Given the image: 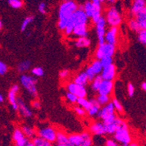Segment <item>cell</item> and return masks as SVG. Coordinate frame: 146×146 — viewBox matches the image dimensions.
Here are the masks:
<instances>
[{
    "label": "cell",
    "mask_w": 146,
    "mask_h": 146,
    "mask_svg": "<svg viewBox=\"0 0 146 146\" xmlns=\"http://www.w3.org/2000/svg\"><path fill=\"white\" fill-rule=\"evenodd\" d=\"M79 7V5L74 0H67L61 3L58 10V27L63 31L72 15Z\"/></svg>",
    "instance_id": "1"
},
{
    "label": "cell",
    "mask_w": 146,
    "mask_h": 146,
    "mask_svg": "<svg viewBox=\"0 0 146 146\" xmlns=\"http://www.w3.org/2000/svg\"><path fill=\"white\" fill-rule=\"evenodd\" d=\"M89 20H90V18L87 16V15L82 10V5H79L78 9L72 15V16L71 17L70 20L68 22L66 29L63 31L65 36H71L72 35L74 26H76V25L89 24Z\"/></svg>",
    "instance_id": "2"
},
{
    "label": "cell",
    "mask_w": 146,
    "mask_h": 146,
    "mask_svg": "<svg viewBox=\"0 0 146 146\" xmlns=\"http://www.w3.org/2000/svg\"><path fill=\"white\" fill-rule=\"evenodd\" d=\"M68 143L70 146H92L93 138L88 131H84L69 135Z\"/></svg>",
    "instance_id": "3"
},
{
    "label": "cell",
    "mask_w": 146,
    "mask_h": 146,
    "mask_svg": "<svg viewBox=\"0 0 146 146\" xmlns=\"http://www.w3.org/2000/svg\"><path fill=\"white\" fill-rule=\"evenodd\" d=\"M104 18L107 25L110 27H118L122 22V15L120 11L113 5H111L106 10Z\"/></svg>",
    "instance_id": "4"
},
{
    "label": "cell",
    "mask_w": 146,
    "mask_h": 146,
    "mask_svg": "<svg viewBox=\"0 0 146 146\" xmlns=\"http://www.w3.org/2000/svg\"><path fill=\"white\" fill-rule=\"evenodd\" d=\"M113 136L114 140L119 144L129 145L132 141L129 127L124 121H123L122 124L115 132V133L113 135Z\"/></svg>",
    "instance_id": "5"
},
{
    "label": "cell",
    "mask_w": 146,
    "mask_h": 146,
    "mask_svg": "<svg viewBox=\"0 0 146 146\" xmlns=\"http://www.w3.org/2000/svg\"><path fill=\"white\" fill-rule=\"evenodd\" d=\"M20 82L22 87L28 92V93L31 96L36 97L38 95L36 84L38 80L33 76L22 74L20 77Z\"/></svg>",
    "instance_id": "6"
},
{
    "label": "cell",
    "mask_w": 146,
    "mask_h": 146,
    "mask_svg": "<svg viewBox=\"0 0 146 146\" xmlns=\"http://www.w3.org/2000/svg\"><path fill=\"white\" fill-rule=\"evenodd\" d=\"M116 52V45L107 42L99 44L95 52V59L100 60L105 57H113Z\"/></svg>",
    "instance_id": "7"
},
{
    "label": "cell",
    "mask_w": 146,
    "mask_h": 146,
    "mask_svg": "<svg viewBox=\"0 0 146 146\" xmlns=\"http://www.w3.org/2000/svg\"><path fill=\"white\" fill-rule=\"evenodd\" d=\"M58 130L52 126H42L36 129V135L50 143H55Z\"/></svg>",
    "instance_id": "8"
},
{
    "label": "cell",
    "mask_w": 146,
    "mask_h": 146,
    "mask_svg": "<svg viewBox=\"0 0 146 146\" xmlns=\"http://www.w3.org/2000/svg\"><path fill=\"white\" fill-rule=\"evenodd\" d=\"M103 66H102L100 61L98 59H95L92 61L91 63L87 67L85 73L87 74L90 82H91L94 78L100 74L102 70H103Z\"/></svg>",
    "instance_id": "9"
},
{
    "label": "cell",
    "mask_w": 146,
    "mask_h": 146,
    "mask_svg": "<svg viewBox=\"0 0 146 146\" xmlns=\"http://www.w3.org/2000/svg\"><path fill=\"white\" fill-rule=\"evenodd\" d=\"M123 121L121 118L118 117L117 116L111 119H107V120L103 121L105 129H106V135H113L116 130L118 129L121 124H122Z\"/></svg>",
    "instance_id": "10"
},
{
    "label": "cell",
    "mask_w": 146,
    "mask_h": 146,
    "mask_svg": "<svg viewBox=\"0 0 146 146\" xmlns=\"http://www.w3.org/2000/svg\"><path fill=\"white\" fill-rule=\"evenodd\" d=\"M115 116H116V115L113 105L112 102H110L106 106H103L100 108L97 117L100 119L102 121H103L111 119V118H113Z\"/></svg>",
    "instance_id": "11"
},
{
    "label": "cell",
    "mask_w": 146,
    "mask_h": 146,
    "mask_svg": "<svg viewBox=\"0 0 146 146\" xmlns=\"http://www.w3.org/2000/svg\"><path fill=\"white\" fill-rule=\"evenodd\" d=\"M66 88L67 92L74 94L78 98H86L87 95V90L86 87L79 85V84L73 82L66 84Z\"/></svg>",
    "instance_id": "12"
},
{
    "label": "cell",
    "mask_w": 146,
    "mask_h": 146,
    "mask_svg": "<svg viewBox=\"0 0 146 146\" xmlns=\"http://www.w3.org/2000/svg\"><path fill=\"white\" fill-rule=\"evenodd\" d=\"M95 26L98 43H103V42H105L104 38L106 32V26H107V23H106L104 16H102L100 18V19L95 23Z\"/></svg>",
    "instance_id": "13"
},
{
    "label": "cell",
    "mask_w": 146,
    "mask_h": 146,
    "mask_svg": "<svg viewBox=\"0 0 146 146\" xmlns=\"http://www.w3.org/2000/svg\"><path fill=\"white\" fill-rule=\"evenodd\" d=\"M89 132L92 135L103 137L106 135V129L102 121H94L89 126Z\"/></svg>",
    "instance_id": "14"
},
{
    "label": "cell",
    "mask_w": 146,
    "mask_h": 146,
    "mask_svg": "<svg viewBox=\"0 0 146 146\" xmlns=\"http://www.w3.org/2000/svg\"><path fill=\"white\" fill-rule=\"evenodd\" d=\"M13 140L15 146H26L30 140L23 133L21 128H15L13 132Z\"/></svg>",
    "instance_id": "15"
},
{
    "label": "cell",
    "mask_w": 146,
    "mask_h": 146,
    "mask_svg": "<svg viewBox=\"0 0 146 146\" xmlns=\"http://www.w3.org/2000/svg\"><path fill=\"white\" fill-rule=\"evenodd\" d=\"M116 66L113 63V64L110 65L108 66L103 68L101 73H100V76L103 80H108V81H112L116 79Z\"/></svg>",
    "instance_id": "16"
},
{
    "label": "cell",
    "mask_w": 146,
    "mask_h": 146,
    "mask_svg": "<svg viewBox=\"0 0 146 146\" xmlns=\"http://www.w3.org/2000/svg\"><path fill=\"white\" fill-rule=\"evenodd\" d=\"M17 103H18V111L22 117L25 118V119L32 117V111L29 108V106L25 103V102L21 98H18Z\"/></svg>",
    "instance_id": "17"
},
{
    "label": "cell",
    "mask_w": 146,
    "mask_h": 146,
    "mask_svg": "<svg viewBox=\"0 0 146 146\" xmlns=\"http://www.w3.org/2000/svg\"><path fill=\"white\" fill-rule=\"evenodd\" d=\"M20 87L18 84H14L11 87L7 95L9 103L11 105L14 111H18V103H17V94L19 92Z\"/></svg>",
    "instance_id": "18"
},
{
    "label": "cell",
    "mask_w": 146,
    "mask_h": 146,
    "mask_svg": "<svg viewBox=\"0 0 146 146\" xmlns=\"http://www.w3.org/2000/svg\"><path fill=\"white\" fill-rule=\"evenodd\" d=\"M118 32V27H110L108 30H106L104 38L105 42L111 44L116 45L117 43Z\"/></svg>",
    "instance_id": "19"
},
{
    "label": "cell",
    "mask_w": 146,
    "mask_h": 146,
    "mask_svg": "<svg viewBox=\"0 0 146 146\" xmlns=\"http://www.w3.org/2000/svg\"><path fill=\"white\" fill-rule=\"evenodd\" d=\"M114 87L113 82L112 81L103 80L102 81L99 89L98 90V95H111L113 92Z\"/></svg>",
    "instance_id": "20"
},
{
    "label": "cell",
    "mask_w": 146,
    "mask_h": 146,
    "mask_svg": "<svg viewBox=\"0 0 146 146\" xmlns=\"http://www.w3.org/2000/svg\"><path fill=\"white\" fill-rule=\"evenodd\" d=\"M89 31V24H82L76 25L74 26L73 30L72 35L75 38L79 37H85L88 35Z\"/></svg>",
    "instance_id": "21"
},
{
    "label": "cell",
    "mask_w": 146,
    "mask_h": 146,
    "mask_svg": "<svg viewBox=\"0 0 146 146\" xmlns=\"http://www.w3.org/2000/svg\"><path fill=\"white\" fill-rule=\"evenodd\" d=\"M73 82L79 85L83 86V87H87L88 84L90 83V80H89L88 76L85 71H81L77 74H76L73 79Z\"/></svg>",
    "instance_id": "22"
},
{
    "label": "cell",
    "mask_w": 146,
    "mask_h": 146,
    "mask_svg": "<svg viewBox=\"0 0 146 146\" xmlns=\"http://www.w3.org/2000/svg\"><path fill=\"white\" fill-rule=\"evenodd\" d=\"M90 100V103H91V106H90V108L87 111V114L88 115L89 117L90 118L97 117L98 112H99L101 106L98 104V103L97 102L95 98H92Z\"/></svg>",
    "instance_id": "23"
},
{
    "label": "cell",
    "mask_w": 146,
    "mask_h": 146,
    "mask_svg": "<svg viewBox=\"0 0 146 146\" xmlns=\"http://www.w3.org/2000/svg\"><path fill=\"white\" fill-rule=\"evenodd\" d=\"M146 6L145 0H133L132 6L130 8V13L131 14L135 16L137 13H140L145 7Z\"/></svg>",
    "instance_id": "24"
},
{
    "label": "cell",
    "mask_w": 146,
    "mask_h": 146,
    "mask_svg": "<svg viewBox=\"0 0 146 146\" xmlns=\"http://www.w3.org/2000/svg\"><path fill=\"white\" fill-rule=\"evenodd\" d=\"M102 16H103V7H102V4L93 5V12H92V15L91 18H90L92 23L95 24L100 19Z\"/></svg>",
    "instance_id": "25"
},
{
    "label": "cell",
    "mask_w": 146,
    "mask_h": 146,
    "mask_svg": "<svg viewBox=\"0 0 146 146\" xmlns=\"http://www.w3.org/2000/svg\"><path fill=\"white\" fill-rule=\"evenodd\" d=\"M141 30H146V6L135 16Z\"/></svg>",
    "instance_id": "26"
},
{
    "label": "cell",
    "mask_w": 146,
    "mask_h": 146,
    "mask_svg": "<svg viewBox=\"0 0 146 146\" xmlns=\"http://www.w3.org/2000/svg\"><path fill=\"white\" fill-rule=\"evenodd\" d=\"M21 130H22L23 133L24 134L25 136L30 140H33L34 137L37 136L36 135V129L34 127H31L29 125H23L21 127Z\"/></svg>",
    "instance_id": "27"
},
{
    "label": "cell",
    "mask_w": 146,
    "mask_h": 146,
    "mask_svg": "<svg viewBox=\"0 0 146 146\" xmlns=\"http://www.w3.org/2000/svg\"><path fill=\"white\" fill-rule=\"evenodd\" d=\"M91 44V40L87 36L76 38L74 46L77 48H87Z\"/></svg>",
    "instance_id": "28"
},
{
    "label": "cell",
    "mask_w": 146,
    "mask_h": 146,
    "mask_svg": "<svg viewBox=\"0 0 146 146\" xmlns=\"http://www.w3.org/2000/svg\"><path fill=\"white\" fill-rule=\"evenodd\" d=\"M57 144L62 145H69L68 143V135L64 132L62 131H58L57 132L56 140H55Z\"/></svg>",
    "instance_id": "29"
},
{
    "label": "cell",
    "mask_w": 146,
    "mask_h": 146,
    "mask_svg": "<svg viewBox=\"0 0 146 146\" xmlns=\"http://www.w3.org/2000/svg\"><path fill=\"white\" fill-rule=\"evenodd\" d=\"M81 5H82V8L83 11L85 13L87 16L90 19L92 15V12H93V5H92V3L90 2V0H87V1L84 2V4Z\"/></svg>",
    "instance_id": "30"
},
{
    "label": "cell",
    "mask_w": 146,
    "mask_h": 146,
    "mask_svg": "<svg viewBox=\"0 0 146 146\" xmlns=\"http://www.w3.org/2000/svg\"><path fill=\"white\" fill-rule=\"evenodd\" d=\"M31 63L30 61L26 60H23L18 63V66H17V70L19 73L23 74V73H25L29 71L31 68Z\"/></svg>",
    "instance_id": "31"
},
{
    "label": "cell",
    "mask_w": 146,
    "mask_h": 146,
    "mask_svg": "<svg viewBox=\"0 0 146 146\" xmlns=\"http://www.w3.org/2000/svg\"><path fill=\"white\" fill-rule=\"evenodd\" d=\"M102 81H103V79H102V77L100 76V75H98L96 76L90 82H91V84H90V87H91V90H92L94 92H98Z\"/></svg>",
    "instance_id": "32"
},
{
    "label": "cell",
    "mask_w": 146,
    "mask_h": 146,
    "mask_svg": "<svg viewBox=\"0 0 146 146\" xmlns=\"http://www.w3.org/2000/svg\"><path fill=\"white\" fill-rule=\"evenodd\" d=\"M31 142L34 145V146H53L52 143L46 140H44L43 138L38 136L34 137Z\"/></svg>",
    "instance_id": "33"
},
{
    "label": "cell",
    "mask_w": 146,
    "mask_h": 146,
    "mask_svg": "<svg viewBox=\"0 0 146 146\" xmlns=\"http://www.w3.org/2000/svg\"><path fill=\"white\" fill-rule=\"evenodd\" d=\"M95 100H96L98 104L101 106V107L103 106H106V104L111 102V98L110 95H98V96L96 97Z\"/></svg>",
    "instance_id": "34"
},
{
    "label": "cell",
    "mask_w": 146,
    "mask_h": 146,
    "mask_svg": "<svg viewBox=\"0 0 146 146\" xmlns=\"http://www.w3.org/2000/svg\"><path fill=\"white\" fill-rule=\"evenodd\" d=\"M76 105L80 107H82V108H84V110H86V111L89 109L91 106V103H90V100L87 99L86 98H78L77 102H76Z\"/></svg>",
    "instance_id": "35"
},
{
    "label": "cell",
    "mask_w": 146,
    "mask_h": 146,
    "mask_svg": "<svg viewBox=\"0 0 146 146\" xmlns=\"http://www.w3.org/2000/svg\"><path fill=\"white\" fill-rule=\"evenodd\" d=\"M34 15H29L26 18H24V20L23 21L22 23H21V31L22 32L25 31L26 30V29L28 28V26L31 23L34 22Z\"/></svg>",
    "instance_id": "36"
},
{
    "label": "cell",
    "mask_w": 146,
    "mask_h": 146,
    "mask_svg": "<svg viewBox=\"0 0 146 146\" xmlns=\"http://www.w3.org/2000/svg\"><path fill=\"white\" fill-rule=\"evenodd\" d=\"M128 26L130 30H132V31H135V32L137 33H138L141 30L140 28V26L138 24V23L137 22V21L135 18H132V19H130L129 21Z\"/></svg>",
    "instance_id": "37"
},
{
    "label": "cell",
    "mask_w": 146,
    "mask_h": 146,
    "mask_svg": "<svg viewBox=\"0 0 146 146\" xmlns=\"http://www.w3.org/2000/svg\"><path fill=\"white\" fill-rule=\"evenodd\" d=\"M7 2L12 8L15 9V10L22 8L24 5L23 0H7Z\"/></svg>",
    "instance_id": "38"
},
{
    "label": "cell",
    "mask_w": 146,
    "mask_h": 146,
    "mask_svg": "<svg viewBox=\"0 0 146 146\" xmlns=\"http://www.w3.org/2000/svg\"><path fill=\"white\" fill-rule=\"evenodd\" d=\"M112 102L113 105V107H114V109H115V111L119 113H124V108L122 106L121 103H120L119 100L116 99V98H114L111 100Z\"/></svg>",
    "instance_id": "39"
},
{
    "label": "cell",
    "mask_w": 146,
    "mask_h": 146,
    "mask_svg": "<svg viewBox=\"0 0 146 146\" xmlns=\"http://www.w3.org/2000/svg\"><path fill=\"white\" fill-rule=\"evenodd\" d=\"M31 74L36 78L42 77L44 75V71L42 67H34L31 69Z\"/></svg>",
    "instance_id": "40"
},
{
    "label": "cell",
    "mask_w": 146,
    "mask_h": 146,
    "mask_svg": "<svg viewBox=\"0 0 146 146\" xmlns=\"http://www.w3.org/2000/svg\"><path fill=\"white\" fill-rule=\"evenodd\" d=\"M65 98L71 104H76L78 98L76 95H74V94L68 92H66V95H65Z\"/></svg>",
    "instance_id": "41"
},
{
    "label": "cell",
    "mask_w": 146,
    "mask_h": 146,
    "mask_svg": "<svg viewBox=\"0 0 146 146\" xmlns=\"http://www.w3.org/2000/svg\"><path fill=\"white\" fill-rule=\"evenodd\" d=\"M74 111L76 113V114L77 116H80V117H84V116H85L87 115V111H86V110H84L82 107L77 106V105L74 107Z\"/></svg>",
    "instance_id": "42"
},
{
    "label": "cell",
    "mask_w": 146,
    "mask_h": 146,
    "mask_svg": "<svg viewBox=\"0 0 146 146\" xmlns=\"http://www.w3.org/2000/svg\"><path fill=\"white\" fill-rule=\"evenodd\" d=\"M100 61L102 66L103 68L113 63V60L112 57H105V58H103L102 59L100 60Z\"/></svg>",
    "instance_id": "43"
},
{
    "label": "cell",
    "mask_w": 146,
    "mask_h": 146,
    "mask_svg": "<svg viewBox=\"0 0 146 146\" xmlns=\"http://www.w3.org/2000/svg\"><path fill=\"white\" fill-rule=\"evenodd\" d=\"M137 39L142 44L146 45V30H140L138 32Z\"/></svg>",
    "instance_id": "44"
},
{
    "label": "cell",
    "mask_w": 146,
    "mask_h": 146,
    "mask_svg": "<svg viewBox=\"0 0 146 146\" xmlns=\"http://www.w3.org/2000/svg\"><path fill=\"white\" fill-rule=\"evenodd\" d=\"M8 71V67L5 63L3 61L0 60V75L3 76L6 74V73Z\"/></svg>",
    "instance_id": "45"
},
{
    "label": "cell",
    "mask_w": 146,
    "mask_h": 146,
    "mask_svg": "<svg viewBox=\"0 0 146 146\" xmlns=\"http://www.w3.org/2000/svg\"><path fill=\"white\" fill-rule=\"evenodd\" d=\"M104 145L105 146H119V144L114 140L113 138L111 139H106L104 142Z\"/></svg>",
    "instance_id": "46"
},
{
    "label": "cell",
    "mask_w": 146,
    "mask_h": 146,
    "mask_svg": "<svg viewBox=\"0 0 146 146\" xmlns=\"http://www.w3.org/2000/svg\"><path fill=\"white\" fill-rule=\"evenodd\" d=\"M69 75H70V71L68 69H63V70H61L59 72V76L60 79H67L69 76Z\"/></svg>",
    "instance_id": "47"
},
{
    "label": "cell",
    "mask_w": 146,
    "mask_h": 146,
    "mask_svg": "<svg viewBox=\"0 0 146 146\" xmlns=\"http://www.w3.org/2000/svg\"><path fill=\"white\" fill-rule=\"evenodd\" d=\"M38 10L39 13L42 15H44L47 13V5L44 2H40L38 6Z\"/></svg>",
    "instance_id": "48"
},
{
    "label": "cell",
    "mask_w": 146,
    "mask_h": 146,
    "mask_svg": "<svg viewBox=\"0 0 146 146\" xmlns=\"http://www.w3.org/2000/svg\"><path fill=\"white\" fill-rule=\"evenodd\" d=\"M127 92H128V95L129 97H133L135 94V87L132 83H129L127 85Z\"/></svg>",
    "instance_id": "49"
},
{
    "label": "cell",
    "mask_w": 146,
    "mask_h": 146,
    "mask_svg": "<svg viewBox=\"0 0 146 146\" xmlns=\"http://www.w3.org/2000/svg\"><path fill=\"white\" fill-rule=\"evenodd\" d=\"M31 107L34 110H40L42 106H41V103L38 100H34L31 102Z\"/></svg>",
    "instance_id": "50"
},
{
    "label": "cell",
    "mask_w": 146,
    "mask_h": 146,
    "mask_svg": "<svg viewBox=\"0 0 146 146\" xmlns=\"http://www.w3.org/2000/svg\"><path fill=\"white\" fill-rule=\"evenodd\" d=\"M90 2L93 5H98V4H102V2H100V0H90Z\"/></svg>",
    "instance_id": "51"
},
{
    "label": "cell",
    "mask_w": 146,
    "mask_h": 146,
    "mask_svg": "<svg viewBox=\"0 0 146 146\" xmlns=\"http://www.w3.org/2000/svg\"><path fill=\"white\" fill-rule=\"evenodd\" d=\"M116 0H106V2H107L109 5H113L114 4L116 3Z\"/></svg>",
    "instance_id": "52"
},
{
    "label": "cell",
    "mask_w": 146,
    "mask_h": 146,
    "mask_svg": "<svg viewBox=\"0 0 146 146\" xmlns=\"http://www.w3.org/2000/svg\"><path fill=\"white\" fill-rule=\"evenodd\" d=\"M141 88L142 90H144L145 92H146V82H143V83L141 84Z\"/></svg>",
    "instance_id": "53"
},
{
    "label": "cell",
    "mask_w": 146,
    "mask_h": 146,
    "mask_svg": "<svg viewBox=\"0 0 146 146\" xmlns=\"http://www.w3.org/2000/svg\"><path fill=\"white\" fill-rule=\"evenodd\" d=\"M128 146H139V145H138L137 143H136V142H131V143H129V144L128 145Z\"/></svg>",
    "instance_id": "54"
},
{
    "label": "cell",
    "mask_w": 146,
    "mask_h": 146,
    "mask_svg": "<svg viewBox=\"0 0 146 146\" xmlns=\"http://www.w3.org/2000/svg\"><path fill=\"white\" fill-rule=\"evenodd\" d=\"M4 102V97L2 94H0V103H2Z\"/></svg>",
    "instance_id": "55"
},
{
    "label": "cell",
    "mask_w": 146,
    "mask_h": 146,
    "mask_svg": "<svg viewBox=\"0 0 146 146\" xmlns=\"http://www.w3.org/2000/svg\"><path fill=\"white\" fill-rule=\"evenodd\" d=\"M2 27H3V23H2V20L0 19V31H1V30L2 29Z\"/></svg>",
    "instance_id": "56"
},
{
    "label": "cell",
    "mask_w": 146,
    "mask_h": 146,
    "mask_svg": "<svg viewBox=\"0 0 146 146\" xmlns=\"http://www.w3.org/2000/svg\"><path fill=\"white\" fill-rule=\"evenodd\" d=\"M53 146H70L69 145H62V144H55V145H54Z\"/></svg>",
    "instance_id": "57"
},
{
    "label": "cell",
    "mask_w": 146,
    "mask_h": 146,
    "mask_svg": "<svg viewBox=\"0 0 146 146\" xmlns=\"http://www.w3.org/2000/svg\"><path fill=\"white\" fill-rule=\"evenodd\" d=\"M26 146H34V145L33 144L32 142H29V143H28V145Z\"/></svg>",
    "instance_id": "58"
},
{
    "label": "cell",
    "mask_w": 146,
    "mask_h": 146,
    "mask_svg": "<svg viewBox=\"0 0 146 146\" xmlns=\"http://www.w3.org/2000/svg\"><path fill=\"white\" fill-rule=\"evenodd\" d=\"M119 146H128V145H124V144H121V145H119Z\"/></svg>",
    "instance_id": "59"
},
{
    "label": "cell",
    "mask_w": 146,
    "mask_h": 146,
    "mask_svg": "<svg viewBox=\"0 0 146 146\" xmlns=\"http://www.w3.org/2000/svg\"><path fill=\"white\" fill-rule=\"evenodd\" d=\"M100 2H101L102 3H103V2H106V0H100Z\"/></svg>",
    "instance_id": "60"
},
{
    "label": "cell",
    "mask_w": 146,
    "mask_h": 146,
    "mask_svg": "<svg viewBox=\"0 0 146 146\" xmlns=\"http://www.w3.org/2000/svg\"><path fill=\"white\" fill-rule=\"evenodd\" d=\"M65 1H67V0H63V2H65Z\"/></svg>",
    "instance_id": "61"
},
{
    "label": "cell",
    "mask_w": 146,
    "mask_h": 146,
    "mask_svg": "<svg viewBox=\"0 0 146 146\" xmlns=\"http://www.w3.org/2000/svg\"><path fill=\"white\" fill-rule=\"evenodd\" d=\"M145 2H146V0H145Z\"/></svg>",
    "instance_id": "62"
},
{
    "label": "cell",
    "mask_w": 146,
    "mask_h": 146,
    "mask_svg": "<svg viewBox=\"0 0 146 146\" xmlns=\"http://www.w3.org/2000/svg\"><path fill=\"white\" fill-rule=\"evenodd\" d=\"M145 127H146V125H145Z\"/></svg>",
    "instance_id": "63"
}]
</instances>
